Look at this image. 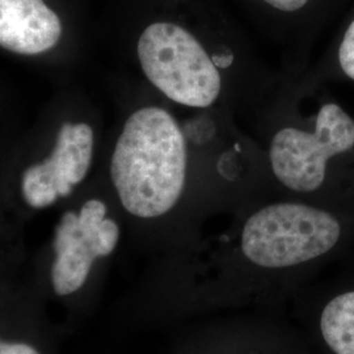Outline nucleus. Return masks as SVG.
I'll use <instances>...</instances> for the list:
<instances>
[{
  "mask_svg": "<svg viewBox=\"0 0 354 354\" xmlns=\"http://www.w3.org/2000/svg\"><path fill=\"white\" fill-rule=\"evenodd\" d=\"M142 70L169 100L207 108L221 95L222 77L198 39L174 23H153L138 41Z\"/></svg>",
  "mask_w": 354,
  "mask_h": 354,
  "instance_id": "4",
  "label": "nucleus"
},
{
  "mask_svg": "<svg viewBox=\"0 0 354 354\" xmlns=\"http://www.w3.org/2000/svg\"><path fill=\"white\" fill-rule=\"evenodd\" d=\"M120 235L118 223L99 198L64 212L54 231L48 264L36 279H29L46 310L57 304L73 315L83 308L99 281V264L112 256Z\"/></svg>",
  "mask_w": 354,
  "mask_h": 354,
  "instance_id": "2",
  "label": "nucleus"
},
{
  "mask_svg": "<svg viewBox=\"0 0 354 354\" xmlns=\"http://www.w3.org/2000/svg\"><path fill=\"white\" fill-rule=\"evenodd\" d=\"M342 219L307 203H272L244 223L241 251L252 266L289 269L320 260L340 244Z\"/></svg>",
  "mask_w": 354,
  "mask_h": 354,
  "instance_id": "3",
  "label": "nucleus"
},
{
  "mask_svg": "<svg viewBox=\"0 0 354 354\" xmlns=\"http://www.w3.org/2000/svg\"><path fill=\"white\" fill-rule=\"evenodd\" d=\"M93 155V131L87 124H64L50 158L26 169L21 194L32 209H45L68 197L88 174Z\"/></svg>",
  "mask_w": 354,
  "mask_h": 354,
  "instance_id": "6",
  "label": "nucleus"
},
{
  "mask_svg": "<svg viewBox=\"0 0 354 354\" xmlns=\"http://www.w3.org/2000/svg\"><path fill=\"white\" fill-rule=\"evenodd\" d=\"M188 151L176 120L162 108L134 112L115 143L111 177L127 213L140 219L168 214L187 183Z\"/></svg>",
  "mask_w": 354,
  "mask_h": 354,
  "instance_id": "1",
  "label": "nucleus"
},
{
  "mask_svg": "<svg viewBox=\"0 0 354 354\" xmlns=\"http://www.w3.org/2000/svg\"><path fill=\"white\" fill-rule=\"evenodd\" d=\"M339 62L345 75L354 80V20L342 38L339 49Z\"/></svg>",
  "mask_w": 354,
  "mask_h": 354,
  "instance_id": "10",
  "label": "nucleus"
},
{
  "mask_svg": "<svg viewBox=\"0 0 354 354\" xmlns=\"http://www.w3.org/2000/svg\"><path fill=\"white\" fill-rule=\"evenodd\" d=\"M0 354H58L46 307L12 274L0 276Z\"/></svg>",
  "mask_w": 354,
  "mask_h": 354,
  "instance_id": "7",
  "label": "nucleus"
},
{
  "mask_svg": "<svg viewBox=\"0 0 354 354\" xmlns=\"http://www.w3.org/2000/svg\"><path fill=\"white\" fill-rule=\"evenodd\" d=\"M317 328L326 353L354 354V282L323 302Z\"/></svg>",
  "mask_w": 354,
  "mask_h": 354,
  "instance_id": "9",
  "label": "nucleus"
},
{
  "mask_svg": "<svg viewBox=\"0 0 354 354\" xmlns=\"http://www.w3.org/2000/svg\"><path fill=\"white\" fill-rule=\"evenodd\" d=\"M283 12H294L304 8L308 0H263Z\"/></svg>",
  "mask_w": 354,
  "mask_h": 354,
  "instance_id": "11",
  "label": "nucleus"
},
{
  "mask_svg": "<svg viewBox=\"0 0 354 354\" xmlns=\"http://www.w3.org/2000/svg\"><path fill=\"white\" fill-rule=\"evenodd\" d=\"M62 35L59 17L44 0H0V46L35 55L50 50Z\"/></svg>",
  "mask_w": 354,
  "mask_h": 354,
  "instance_id": "8",
  "label": "nucleus"
},
{
  "mask_svg": "<svg viewBox=\"0 0 354 354\" xmlns=\"http://www.w3.org/2000/svg\"><path fill=\"white\" fill-rule=\"evenodd\" d=\"M353 147V118L340 105L328 102L319 109L313 131L297 127L277 131L269 160L274 176L288 189L313 193L326 181L329 159Z\"/></svg>",
  "mask_w": 354,
  "mask_h": 354,
  "instance_id": "5",
  "label": "nucleus"
}]
</instances>
